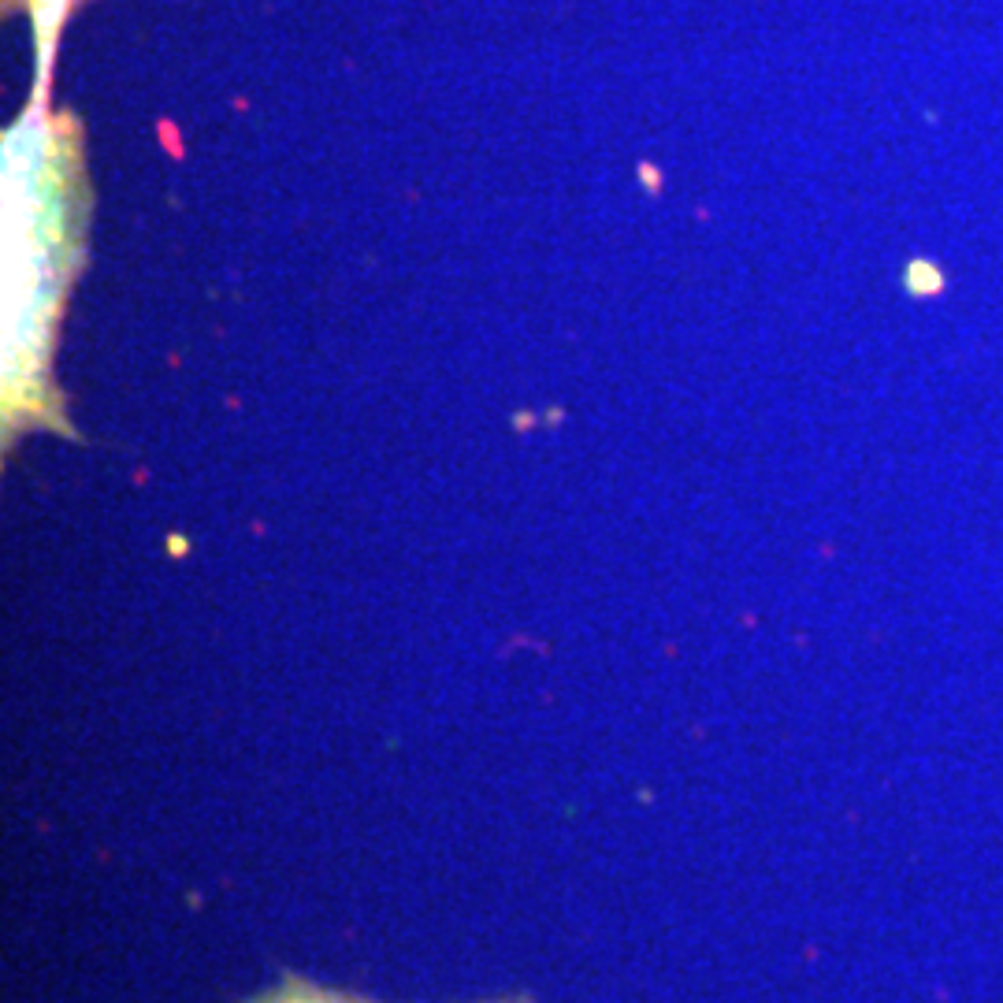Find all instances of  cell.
<instances>
[{
  "instance_id": "cell-1",
  "label": "cell",
  "mask_w": 1003,
  "mask_h": 1003,
  "mask_svg": "<svg viewBox=\"0 0 1003 1003\" xmlns=\"http://www.w3.org/2000/svg\"><path fill=\"white\" fill-rule=\"evenodd\" d=\"M903 279H907V294H914V298H933V294L944 290V272L925 257H914Z\"/></svg>"
}]
</instances>
